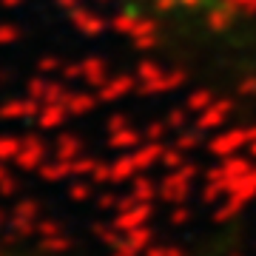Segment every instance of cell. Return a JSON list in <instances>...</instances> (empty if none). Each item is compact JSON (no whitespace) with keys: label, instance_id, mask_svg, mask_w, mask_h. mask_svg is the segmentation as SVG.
<instances>
[{"label":"cell","instance_id":"cell-1","mask_svg":"<svg viewBox=\"0 0 256 256\" xmlns=\"http://www.w3.org/2000/svg\"><path fill=\"white\" fill-rule=\"evenodd\" d=\"M142 3H154V6H182L188 0H142Z\"/></svg>","mask_w":256,"mask_h":256}]
</instances>
